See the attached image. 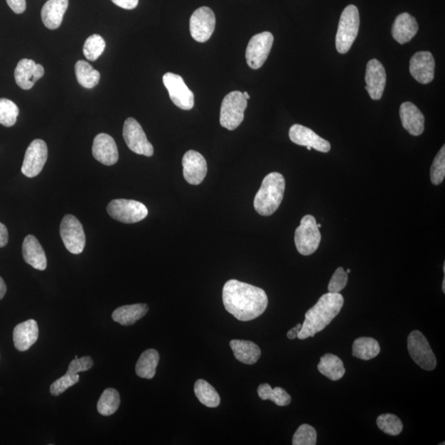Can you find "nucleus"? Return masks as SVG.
I'll return each mask as SVG.
<instances>
[{
  "mask_svg": "<svg viewBox=\"0 0 445 445\" xmlns=\"http://www.w3.org/2000/svg\"><path fill=\"white\" fill-rule=\"evenodd\" d=\"M48 158V146L43 139H35L30 144L22 166V173L26 177H37L43 171Z\"/></svg>",
  "mask_w": 445,
  "mask_h": 445,
  "instance_id": "14",
  "label": "nucleus"
},
{
  "mask_svg": "<svg viewBox=\"0 0 445 445\" xmlns=\"http://www.w3.org/2000/svg\"><path fill=\"white\" fill-rule=\"evenodd\" d=\"M286 180L277 172L268 174L262 181L254 199V208L262 216H270L278 210L282 203Z\"/></svg>",
  "mask_w": 445,
  "mask_h": 445,
  "instance_id": "3",
  "label": "nucleus"
},
{
  "mask_svg": "<svg viewBox=\"0 0 445 445\" xmlns=\"http://www.w3.org/2000/svg\"><path fill=\"white\" fill-rule=\"evenodd\" d=\"M301 328L302 324H298L296 327H294L291 330H289L287 333L288 338L291 340L297 338L300 330H301Z\"/></svg>",
  "mask_w": 445,
  "mask_h": 445,
  "instance_id": "46",
  "label": "nucleus"
},
{
  "mask_svg": "<svg viewBox=\"0 0 445 445\" xmlns=\"http://www.w3.org/2000/svg\"><path fill=\"white\" fill-rule=\"evenodd\" d=\"M400 112L405 130L412 136H421L425 129V117L418 107L411 102H403Z\"/></svg>",
  "mask_w": 445,
  "mask_h": 445,
  "instance_id": "21",
  "label": "nucleus"
},
{
  "mask_svg": "<svg viewBox=\"0 0 445 445\" xmlns=\"http://www.w3.org/2000/svg\"><path fill=\"white\" fill-rule=\"evenodd\" d=\"M417 32L418 24L416 18L407 13L398 15L392 28V38L402 45L409 43Z\"/></svg>",
  "mask_w": 445,
  "mask_h": 445,
  "instance_id": "25",
  "label": "nucleus"
},
{
  "mask_svg": "<svg viewBox=\"0 0 445 445\" xmlns=\"http://www.w3.org/2000/svg\"><path fill=\"white\" fill-rule=\"evenodd\" d=\"M159 361V354L156 350L149 349L139 357L136 366V372L142 379L151 380L156 374Z\"/></svg>",
  "mask_w": 445,
  "mask_h": 445,
  "instance_id": "29",
  "label": "nucleus"
},
{
  "mask_svg": "<svg viewBox=\"0 0 445 445\" xmlns=\"http://www.w3.org/2000/svg\"><path fill=\"white\" fill-rule=\"evenodd\" d=\"M273 43L274 37L270 32L253 36L246 50L247 63L251 69H260L265 63L271 53Z\"/></svg>",
  "mask_w": 445,
  "mask_h": 445,
  "instance_id": "12",
  "label": "nucleus"
},
{
  "mask_svg": "<svg viewBox=\"0 0 445 445\" xmlns=\"http://www.w3.org/2000/svg\"><path fill=\"white\" fill-rule=\"evenodd\" d=\"M6 1L10 9L17 14L24 13L26 7H27L26 0H6Z\"/></svg>",
  "mask_w": 445,
  "mask_h": 445,
  "instance_id": "43",
  "label": "nucleus"
},
{
  "mask_svg": "<svg viewBox=\"0 0 445 445\" xmlns=\"http://www.w3.org/2000/svg\"><path fill=\"white\" fill-rule=\"evenodd\" d=\"M215 15L208 7H201L195 10L190 19L191 37L198 43L208 41L215 28Z\"/></svg>",
  "mask_w": 445,
  "mask_h": 445,
  "instance_id": "13",
  "label": "nucleus"
},
{
  "mask_svg": "<svg viewBox=\"0 0 445 445\" xmlns=\"http://www.w3.org/2000/svg\"><path fill=\"white\" fill-rule=\"evenodd\" d=\"M44 73L43 65L36 64L33 60L23 59L18 62L15 69V81L21 89L29 90L34 86L35 82L43 77Z\"/></svg>",
  "mask_w": 445,
  "mask_h": 445,
  "instance_id": "20",
  "label": "nucleus"
},
{
  "mask_svg": "<svg viewBox=\"0 0 445 445\" xmlns=\"http://www.w3.org/2000/svg\"><path fill=\"white\" fill-rule=\"evenodd\" d=\"M92 151L93 157L107 166H112L118 161L117 144L109 134H98L93 141Z\"/></svg>",
  "mask_w": 445,
  "mask_h": 445,
  "instance_id": "19",
  "label": "nucleus"
},
{
  "mask_svg": "<svg viewBox=\"0 0 445 445\" xmlns=\"http://www.w3.org/2000/svg\"><path fill=\"white\" fill-rule=\"evenodd\" d=\"M247 100L240 91H234L227 95L222 102L220 109V125L230 131H234L241 125L245 119Z\"/></svg>",
  "mask_w": 445,
  "mask_h": 445,
  "instance_id": "5",
  "label": "nucleus"
},
{
  "mask_svg": "<svg viewBox=\"0 0 445 445\" xmlns=\"http://www.w3.org/2000/svg\"><path fill=\"white\" fill-rule=\"evenodd\" d=\"M163 82L175 106L185 111L193 109L195 104L194 93L186 86L182 77L167 73L163 75Z\"/></svg>",
  "mask_w": 445,
  "mask_h": 445,
  "instance_id": "10",
  "label": "nucleus"
},
{
  "mask_svg": "<svg viewBox=\"0 0 445 445\" xmlns=\"http://www.w3.org/2000/svg\"><path fill=\"white\" fill-rule=\"evenodd\" d=\"M9 242V232L7 227L2 222H0V247H4L7 245Z\"/></svg>",
  "mask_w": 445,
  "mask_h": 445,
  "instance_id": "45",
  "label": "nucleus"
},
{
  "mask_svg": "<svg viewBox=\"0 0 445 445\" xmlns=\"http://www.w3.org/2000/svg\"><path fill=\"white\" fill-rule=\"evenodd\" d=\"M344 305L340 293H327L305 314V320L298 335L300 340L313 338L324 330L339 314Z\"/></svg>",
  "mask_w": 445,
  "mask_h": 445,
  "instance_id": "2",
  "label": "nucleus"
},
{
  "mask_svg": "<svg viewBox=\"0 0 445 445\" xmlns=\"http://www.w3.org/2000/svg\"><path fill=\"white\" fill-rule=\"evenodd\" d=\"M7 291V286H6V284H5L4 279L0 277V299H2L4 296L5 294H6Z\"/></svg>",
  "mask_w": 445,
  "mask_h": 445,
  "instance_id": "47",
  "label": "nucleus"
},
{
  "mask_svg": "<svg viewBox=\"0 0 445 445\" xmlns=\"http://www.w3.org/2000/svg\"><path fill=\"white\" fill-rule=\"evenodd\" d=\"M445 177V146H444L434 158L431 168V180L434 185L443 183Z\"/></svg>",
  "mask_w": 445,
  "mask_h": 445,
  "instance_id": "39",
  "label": "nucleus"
},
{
  "mask_svg": "<svg viewBox=\"0 0 445 445\" xmlns=\"http://www.w3.org/2000/svg\"><path fill=\"white\" fill-rule=\"evenodd\" d=\"M75 75L79 84L87 90L96 87L101 77L100 72L85 60H79L75 64Z\"/></svg>",
  "mask_w": 445,
  "mask_h": 445,
  "instance_id": "30",
  "label": "nucleus"
},
{
  "mask_svg": "<svg viewBox=\"0 0 445 445\" xmlns=\"http://www.w3.org/2000/svg\"><path fill=\"white\" fill-rule=\"evenodd\" d=\"M230 346L235 358L245 365L257 363L262 355L259 346L250 341L232 340Z\"/></svg>",
  "mask_w": 445,
  "mask_h": 445,
  "instance_id": "26",
  "label": "nucleus"
},
{
  "mask_svg": "<svg viewBox=\"0 0 445 445\" xmlns=\"http://www.w3.org/2000/svg\"><path fill=\"white\" fill-rule=\"evenodd\" d=\"M346 273H348H348H350V269H348V272H346Z\"/></svg>",
  "mask_w": 445,
  "mask_h": 445,
  "instance_id": "51",
  "label": "nucleus"
},
{
  "mask_svg": "<svg viewBox=\"0 0 445 445\" xmlns=\"http://www.w3.org/2000/svg\"><path fill=\"white\" fill-rule=\"evenodd\" d=\"M292 441L294 445H315L317 444V432L313 427L304 424L294 433Z\"/></svg>",
  "mask_w": 445,
  "mask_h": 445,
  "instance_id": "38",
  "label": "nucleus"
},
{
  "mask_svg": "<svg viewBox=\"0 0 445 445\" xmlns=\"http://www.w3.org/2000/svg\"><path fill=\"white\" fill-rule=\"evenodd\" d=\"M318 229H320V227H322V225L318 224Z\"/></svg>",
  "mask_w": 445,
  "mask_h": 445,
  "instance_id": "50",
  "label": "nucleus"
},
{
  "mask_svg": "<svg viewBox=\"0 0 445 445\" xmlns=\"http://www.w3.org/2000/svg\"><path fill=\"white\" fill-rule=\"evenodd\" d=\"M318 369L321 374L333 381L341 380L345 372L343 360L333 354H326L321 357Z\"/></svg>",
  "mask_w": 445,
  "mask_h": 445,
  "instance_id": "28",
  "label": "nucleus"
},
{
  "mask_svg": "<svg viewBox=\"0 0 445 445\" xmlns=\"http://www.w3.org/2000/svg\"><path fill=\"white\" fill-rule=\"evenodd\" d=\"M38 325L33 319H29L19 323L14 330V343L15 348L19 351L30 349L38 339Z\"/></svg>",
  "mask_w": 445,
  "mask_h": 445,
  "instance_id": "22",
  "label": "nucleus"
},
{
  "mask_svg": "<svg viewBox=\"0 0 445 445\" xmlns=\"http://www.w3.org/2000/svg\"><path fill=\"white\" fill-rule=\"evenodd\" d=\"M222 302L227 311L237 320L248 322L265 312L268 297L259 287L230 279L222 288Z\"/></svg>",
  "mask_w": 445,
  "mask_h": 445,
  "instance_id": "1",
  "label": "nucleus"
},
{
  "mask_svg": "<svg viewBox=\"0 0 445 445\" xmlns=\"http://www.w3.org/2000/svg\"><path fill=\"white\" fill-rule=\"evenodd\" d=\"M387 75L380 61L372 59L368 62L365 73V90L372 100H380L384 95Z\"/></svg>",
  "mask_w": 445,
  "mask_h": 445,
  "instance_id": "16",
  "label": "nucleus"
},
{
  "mask_svg": "<svg viewBox=\"0 0 445 445\" xmlns=\"http://www.w3.org/2000/svg\"><path fill=\"white\" fill-rule=\"evenodd\" d=\"M183 176L188 183L199 185L207 174V163L203 155L195 150H189L183 158Z\"/></svg>",
  "mask_w": 445,
  "mask_h": 445,
  "instance_id": "17",
  "label": "nucleus"
},
{
  "mask_svg": "<svg viewBox=\"0 0 445 445\" xmlns=\"http://www.w3.org/2000/svg\"><path fill=\"white\" fill-rule=\"evenodd\" d=\"M407 348L412 360L422 369L431 371L436 369L437 361L426 336L419 331L408 336Z\"/></svg>",
  "mask_w": 445,
  "mask_h": 445,
  "instance_id": "8",
  "label": "nucleus"
},
{
  "mask_svg": "<svg viewBox=\"0 0 445 445\" xmlns=\"http://www.w3.org/2000/svg\"><path fill=\"white\" fill-rule=\"evenodd\" d=\"M360 14L353 4L346 7L339 21L338 33L336 37V48L341 54L348 53L358 35Z\"/></svg>",
  "mask_w": 445,
  "mask_h": 445,
  "instance_id": "4",
  "label": "nucleus"
},
{
  "mask_svg": "<svg viewBox=\"0 0 445 445\" xmlns=\"http://www.w3.org/2000/svg\"><path fill=\"white\" fill-rule=\"evenodd\" d=\"M60 232L67 250L75 255L84 251L85 234L81 222L75 216L66 215L62 220Z\"/></svg>",
  "mask_w": 445,
  "mask_h": 445,
  "instance_id": "9",
  "label": "nucleus"
},
{
  "mask_svg": "<svg viewBox=\"0 0 445 445\" xmlns=\"http://www.w3.org/2000/svg\"><path fill=\"white\" fill-rule=\"evenodd\" d=\"M242 93H243V95L245 96V97L247 98V100H250V95H248V93L247 92H242Z\"/></svg>",
  "mask_w": 445,
  "mask_h": 445,
  "instance_id": "48",
  "label": "nucleus"
},
{
  "mask_svg": "<svg viewBox=\"0 0 445 445\" xmlns=\"http://www.w3.org/2000/svg\"><path fill=\"white\" fill-rule=\"evenodd\" d=\"M289 139L298 146H306L309 150L314 149L317 151L328 153L331 144L318 136L311 129L296 124L289 129Z\"/></svg>",
  "mask_w": 445,
  "mask_h": 445,
  "instance_id": "15",
  "label": "nucleus"
},
{
  "mask_svg": "<svg viewBox=\"0 0 445 445\" xmlns=\"http://www.w3.org/2000/svg\"><path fill=\"white\" fill-rule=\"evenodd\" d=\"M348 282V274L343 267L336 269L328 284V292L340 293Z\"/></svg>",
  "mask_w": 445,
  "mask_h": 445,
  "instance_id": "41",
  "label": "nucleus"
},
{
  "mask_svg": "<svg viewBox=\"0 0 445 445\" xmlns=\"http://www.w3.org/2000/svg\"><path fill=\"white\" fill-rule=\"evenodd\" d=\"M434 68L436 62L429 51H419L412 57L410 73L420 84L427 85L434 80Z\"/></svg>",
  "mask_w": 445,
  "mask_h": 445,
  "instance_id": "18",
  "label": "nucleus"
},
{
  "mask_svg": "<svg viewBox=\"0 0 445 445\" xmlns=\"http://www.w3.org/2000/svg\"><path fill=\"white\" fill-rule=\"evenodd\" d=\"M117 6L124 9L132 10L138 6L139 0H112Z\"/></svg>",
  "mask_w": 445,
  "mask_h": 445,
  "instance_id": "44",
  "label": "nucleus"
},
{
  "mask_svg": "<svg viewBox=\"0 0 445 445\" xmlns=\"http://www.w3.org/2000/svg\"><path fill=\"white\" fill-rule=\"evenodd\" d=\"M443 292L445 293V277L443 279V286H442Z\"/></svg>",
  "mask_w": 445,
  "mask_h": 445,
  "instance_id": "49",
  "label": "nucleus"
},
{
  "mask_svg": "<svg viewBox=\"0 0 445 445\" xmlns=\"http://www.w3.org/2000/svg\"><path fill=\"white\" fill-rule=\"evenodd\" d=\"M69 6V0H48L41 9V20L46 28L55 30L60 27Z\"/></svg>",
  "mask_w": 445,
  "mask_h": 445,
  "instance_id": "24",
  "label": "nucleus"
},
{
  "mask_svg": "<svg viewBox=\"0 0 445 445\" xmlns=\"http://www.w3.org/2000/svg\"><path fill=\"white\" fill-rule=\"evenodd\" d=\"M19 114L18 107L7 98H0V124L4 127H11L17 122Z\"/></svg>",
  "mask_w": 445,
  "mask_h": 445,
  "instance_id": "35",
  "label": "nucleus"
},
{
  "mask_svg": "<svg viewBox=\"0 0 445 445\" xmlns=\"http://www.w3.org/2000/svg\"><path fill=\"white\" fill-rule=\"evenodd\" d=\"M195 395L198 400L207 407L215 408L220 405V397L215 387L203 380L195 382Z\"/></svg>",
  "mask_w": 445,
  "mask_h": 445,
  "instance_id": "32",
  "label": "nucleus"
},
{
  "mask_svg": "<svg viewBox=\"0 0 445 445\" xmlns=\"http://www.w3.org/2000/svg\"><path fill=\"white\" fill-rule=\"evenodd\" d=\"M377 426L382 432L392 436H398L403 429L402 421L393 414H382L377 417Z\"/></svg>",
  "mask_w": 445,
  "mask_h": 445,
  "instance_id": "37",
  "label": "nucleus"
},
{
  "mask_svg": "<svg viewBox=\"0 0 445 445\" xmlns=\"http://www.w3.org/2000/svg\"><path fill=\"white\" fill-rule=\"evenodd\" d=\"M120 403L121 398L119 392L114 389H107L102 392L97 402V411L102 416H111L118 410Z\"/></svg>",
  "mask_w": 445,
  "mask_h": 445,
  "instance_id": "34",
  "label": "nucleus"
},
{
  "mask_svg": "<svg viewBox=\"0 0 445 445\" xmlns=\"http://www.w3.org/2000/svg\"><path fill=\"white\" fill-rule=\"evenodd\" d=\"M257 393L261 400H271L279 407L288 406L291 402V397L289 393L279 387L272 389L270 385L263 384L258 387Z\"/></svg>",
  "mask_w": 445,
  "mask_h": 445,
  "instance_id": "33",
  "label": "nucleus"
},
{
  "mask_svg": "<svg viewBox=\"0 0 445 445\" xmlns=\"http://www.w3.org/2000/svg\"><path fill=\"white\" fill-rule=\"evenodd\" d=\"M149 311L146 304L125 305L118 308L112 313V319L122 326H131L141 319Z\"/></svg>",
  "mask_w": 445,
  "mask_h": 445,
  "instance_id": "27",
  "label": "nucleus"
},
{
  "mask_svg": "<svg viewBox=\"0 0 445 445\" xmlns=\"http://www.w3.org/2000/svg\"><path fill=\"white\" fill-rule=\"evenodd\" d=\"M380 353V346L377 341L372 338H360L353 343V355L356 358L370 360L375 358Z\"/></svg>",
  "mask_w": 445,
  "mask_h": 445,
  "instance_id": "31",
  "label": "nucleus"
},
{
  "mask_svg": "<svg viewBox=\"0 0 445 445\" xmlns=\"http://www.w3.org/2000/svg\"><path fill=\"white\" fill-rule=\"evenodd\" d=\"M107 213L112 219L124 224H134L146 219L149 211L147 207L134 200L117 199L107 205Z\"/></svg>",
  "mask_w": 445,
  "mask_h": 445,
  "instance_id": "7",
  "label": "nucleus"
},
{
  "mask_svg": "<svg viewBox=\"0 0 445 445\" xmlns=\"http://www.w3.org/2000/svg\"><path fill=\"white\" fill-rule=\"evenodd\" d=\"M322 236L317 221L313 215H305L296 230L294 242L298 252L303 256H309L317 251Z\"/></svg>",
  "mask_w": 445,
  "mask_h": 445,
  "instance_id": "6",
  "label": "nucleus"
},
{
  "mask_svg": "<svg viewBox=\"0 0 445 445\" xmlns=\"http://www.w3.org/2000/svg\"><path fill=\"white\" fill-rule=\"evenodd\" d=\"M105 48V40L101 36L95 34L86 40L82 51L87 60L95 61L104 53Z\"/></svg>",
  "mask_w": 445,
  "mask_h": 445,
  "instance_id": "36",
  "label": "nucleus"
},
{
  "mask_svg": "<svg viewBox=\"0 0 445 445\" xmlns=\"http://www.w3.org/2000/svg\"><path fill=\"white\" fill-rule=\"evenodd\" d=\"M93 364L95 363H93V360L90 356H84L82 357V358H77L76 356L75 359L71 361L67 372L77 375L80 372L90 370L93 366Z\"/></svg>",
  "mask_w": 445,
  "mask_h": 445,
  "instance_id": "42",
  "label": "nucleus"
},
{
  "mask_svg": "<svg viewBox=\"0 0 445 445\" xmlns=\"http://www.w3.org/2000/svg\"><path fill=\"white\" fill-rule=\"evenodd\" d=\"M23 257L28 265L39 271H45L48 259L41 243L33 235H28L23 242Z\"/></svg>",
  "mask_w": 445,
  "mask_h": 445,
  "instance_id": "23",
  "label": "nucleus"
},
{
  "mask_svg": "<svg viewBox=\"0 0 445 445\" xmlns=\"http://www.w3.org/2000/svg\"><path fill=\"white\" fill-rule=\"evenodd\" d=\"M80 375L71 374V372H66L64 376L60 377L59 380H55L50 387V392L53 396H59L61 393H63L70 387L74 386L79 382Z\"/></svg>",
  "mask_w": 445,
  "mask_h": 445,
  "instance_id": "40",
  "label": "nucleus"
},
{
  "mask_svg": "<svg viewBox=\"0 0 445 445\" xmlns=\"http://www.w3.org/2000/svg\"><path fill=\"white\" fill-rule=\"evenodd\" d=\"M123 137L128 148L134 153L146 157H151L154 154V147L136 119H127L123 127Z\"/></svg>",
  "mask_w": 445,
  "mask_h": 445,
  "instance_id": "11",
  "label": "nucleus"
}]
</instances>
